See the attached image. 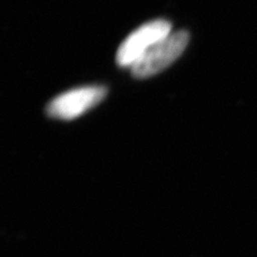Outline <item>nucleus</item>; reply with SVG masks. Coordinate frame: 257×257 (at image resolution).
Returning <instances> with one entry per match:
<instances>
[{"instance_id": "nucleus-1", "label": "nucleus", "mask_w": 257, "mask_h": 257, "mask_svg": "<svg viewBox=\"0 0 257 257\" xmlns=\"http://www.w3.org/2000/svg\"><path fill=\"white\" fill-rule=\"evenodd\" d=\"M190 35L186 30L171 32L145 53L130 68L136 78H147L156 75L180 57L189 43Z\"/></svg>"}, {"instance_id": "nucleus-2", "label": "nucleus", "mask_w": 257, "mask_h": 257, "mask_svg": "<svg viewBox=\"0 0 257 257\" xmlns=\"http://www.w3.org/2000/svg\"><path fill=\"white\" fill-rule=\"evenodd\" d=\"M171 32V23L165 20H156L144 24L120 44L116 55L117 63L122 68H131L150 47Z\"/></svg>"}, {"instance_id": "nucleus-3", "label": "nucleus", "mask_w": 257, "mask_h": 257, "mask_svg": "<svg viewBox=\"0 0 257 257\" xmlns=\"http://www.w3.org/2000/svg\"><path fill=\"white\" fill-rule=\"evenodd\" d=\"M107 89L103 86H86L56 96L46 107L47 115L61 120H72L84 115L104 100Z\"/></svg>"}]
</instances>
